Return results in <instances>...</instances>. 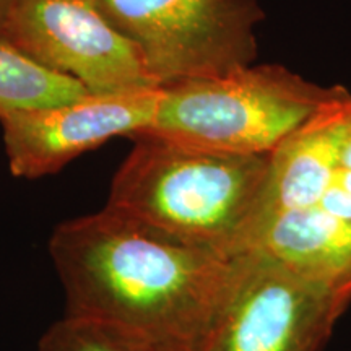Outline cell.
I'll use <instances>...</instances> for the list:
<instances>
[{
	"instance_id": "9c48e42d",
	"label": "cell",
	"mask_w": 351,
	"mask_h": 351,
	"mask_svg": "<svg viewBox=\"0 0 351 351\" xmlns=\"http://www.w3.org/2000/svg\"><path fill=\"white\" fill-rule=\"evenodd\" d=\"M350 109L351 93L348 91L324 104L271 153L258 225L271 213L317 207L340 169Z\"/></svg>"
},
{
	"instance_id": "7c38bea8",
	"label": "cell",
	"mask_w": 351,
	"mask_h": 351,
	"mask_svg": "<svg viewBox=\"0 0 351 351\" xmlns=\"http://www.w3.org/2000/svg\"><path fill=\"white\" fill-rule=\"evenodd\" d=\"M317 207L340 217L351 218V171L339 169Z\"/></svg>"
},
{
	"instance_id": "6da1fadb",
	"label": "cell",
	"mask_w": 351,
	"mask_h": 351,
	"mask_svg": "<svg viewBox=\"0 0 351 351\" xmlns=\"http://www.w3.org/2000/svg\"><path fill=\"white\" fill-rule=\"evenodd\" d=\"M49 254L64 315L158 351L202 350L247 256L176 239L106 207L59 223Z\"/></svg>"
},
{
	"instance_id": "277c9868",
	"label": "cell",
	"mask_w": 351,
	"mask_h": 351,
	"mask_svg": "<svg viewBox=\"0 0 351 351\" xmlns=\"http://www.w3.org/2000/svg\"><path fill=\"white\" fill-rule=\"evenodd\" d=\"M135 44L156 86L202 80L257 59L258 0H98Z\"/></svg>"
},
{
	"instance_id": "52a82bcc",
	"label": "cell",
	"mask_w": 351,
	"mask_h": 351,
	"mask_svg": "<svg viewBox=\"0 0 351 351\" xmlns=\"http://www.w3.org/2000/svg\"><path fill=\"white\" fill-rule=\"evenodd\" d=\"M161 88L86 93L54 106L0 116L8 168L15 178L54 174L114 137L134 138L155 121Z\"/></svg>"
},
{
	"instance_id": "5bb4252c",
	"label": "cell",
	"mask_w": 351,
	"mask_h": 351,
	"mask_svg": "<svg viewBox=\"0 0 351 351\" xmlns=\"http://www.w3.org/2000/svg\"><path fill=\"white\" fill-rule=\"evenodd\" d=\"M13 0H0V29H2L3 21L7 19V13L10 10Z\"/></svg>"
},
{
	"instance_id": "ba28073f",
	"label": "cell",
	"mask_w": 351,
	"mask_h": 351,
	"mask_svg": "<svg viewBox=\"0 0 351 351\" xmlns=\"http://www.w3.org/2000/svg\"><path fill=\"white\" fill-rule=\"evenodd\" d=\"M249 251L351 304V218L320 207L271 213L257 226Z\"/></svg>"
},
{
	"instance_id": "4fadbf2b",
	"label": "cell",
	"mask_w": 351,
	"mask_h": 351,
	"mask_svg": "<svg viewBox=\"0 0 351 351\" xmlns=\"http://www.w3.org/2000/svg\"><path fill=\"white\" fill-rule=\"evenodd\" d=\"M340 169L351 171V109L348 117V125H346L343 147H341V156H340Z\"/></svg>"
},
{
	"instance_id": "7a4b0ae2",
	"label": "cell",
	"mask_w": 351,
	"mask_h": 351,
	"mask_svg": "<svg viewBox=\"0 0 351 351\" xmlns=\"http://www.w3.org/2000/svg\"><path fill=\"white\" fill-rule=\"evenodd\" d=\"M132 140L104 207L186 243L231 256L251 252L271 153L230 155L155 135Z\"/></svg>"
},
{
	"instance_id": "5b68a950",
	"label": "cell",
	"mask_w": 351,
	"mask_h": 351,
	"mask_svg": "<svg viewBox=\"0 0 351 351\" xmlns=\"http://www.w3.org/2000/svg\"><path fill=\"white\" fill-rule=\"evenodd\" d=\"M0 41L90 93L156 86L135 44L98 0H13Z\"/></svg>"
},
{
	"instance_id": "8992f818",
	"label": "cell",
	"mask_w": 351,
	"mask_h": 351,
	"mask_svg": "<svg viewBox=\"0 0 351 351\" xmlns=\"http://www.w3.org/2000/svg\"><path fill=\"white\" fill-rule=\"evenodd\" d=\"M348 307L262 252L251 251L200 351H320Z\"/></svg>"
},
{
	"instance_id": "3957f363",
	"label": "cell",
	"mask_w": 351,
	"mask_h": 351,
	"mask_svg": "<svg viewBox=\"0 0 351 351\" xmlns=\"http://www.w3.org/2000/svg\"><path fill=\"white\" fill-rule=\"evenodd\" d=\"M348 93L278 64H252L225 75L161 88L155 121L140 135L230 153L270 155L324 104Z\"/></svg>"
},
{
	"instance_id": "8fae6325",
	"label": "cell",
	"mask_w": 351,
	"mask_h": 351,
	"mask_svg": "<svg viewBox=\"0 0 351 351\" xmlns=\"http://www.w3.org/2000/svg\"><path fill=\"white\" fill-rule=\"evenodd\" d=\"M36 351H158L103 324L64 315L44 332Z\"/></svg>"
},
{
	"instance_id": "30bf717a",
	"label": "cell",
	"mask_w": 351,
	"mask_h": 351,
	"mask_svg": "<svg viewBox=\"0 0 351 351\" xmlns=\"http://www.w3.org/2000/svg\"><path fill=\"white\" fill-rule=\"evenodd\" d=\"M86 93L78 82L41 67L0 41V116L15 109L54 106Z\"/></svg>"
}]
</instances>
